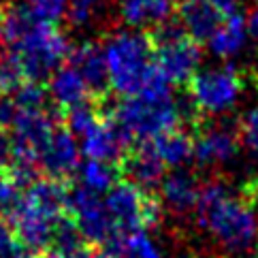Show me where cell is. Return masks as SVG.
<instances>
[{
  "label": "cell",
  "mask_w": 258,
  "mask_h": 258,
  "mask_svg": "<svg viewBox=\"0 0 258 258\" xmlns=\"http://www.w3.org/2000/svg\"><path fill=\"white\" fill-rule=\"evenodd\" d=\"M41 258H67V256H62V254L56 252V250H47V252L41 254Z\"/></svg>",
  "instance_id": "obj_31"
},
{
  "label": "cell",
  "mask_w": 258,
  "mask_h": 258,
  "mask_svg": "<svg viewBox=\"0 0 258 258\" xmlns=\"http://www.w3.org/2000/svg\"><path fill=\"white\" fill-rule=\"evenodd\" d=\"M67 258H113V256L107 252V247L84 243L79 250H75V252H73L71 256H67Z\"/></svg>",
  "instance_id": "obj_28"
},
{
  "label": "cell",
  "mask_w": 258,
  "mask_h": 258,
  "mask_svg": "<svg viewBox=\"0 0 258 258\" xmlns=\"http://www.w3.org/2000/svg\"><path fill=\"white\" fill-rule=\"evenodd\" d=\"M9 56L22 69L26 81L41 84L60 69L64 60L71 56V45L56 26L34 22L22 36L7 45Z\"/></svg>",
  "instance_id": "obj_4"
},
{
  "label": "cell",
  "mask_w": 258,
  "mask_h": 258,
  "mask_svg": "<svg viewBox=\"0 0 258 258\" xmlns=\"http://www.w3.org/2000/svg\"><path fill=\"white\" fill-rule=\"evenodd\" d=\"M79 175H81V186L90 188L96 195H107L122 179V173H119L117 164L100 162V160H88L79 169Z\"/></svg>",
  "instance_id": "obj_20"
},
{
  "label": "cell",
  "mask_w": 258,
  "mask_h": 258,
  "mask_svg": "<svg viewBox=\"0 0 258 258\" xmlns=\"http://www.w3.org/2000/svg\"><path fill=\"white\" fill-rule=\"evenodd\" d=\"M109 84L122 98L135 96L156 73L154 47L147 32H113L105 41Z\"/></svg>",
  "instance_id": "obj_3"
},
{
  "label": "cell",
  "mask_w": 258,
  "mask_h": 258,
  "mask_svg": "<svg viewBox=\"0 0 258 258\" xmlns=\"http://www.w3.org/2000/svg\"><path fill=\"white\" fill-rule=\"evenodd\" d=\"M254 254H256V258H258V237H256V241H254Z\"/></svg>",
  "instance_id": "obj_33"
},
{
  "label": "cell",
  "mask_w": 258,
  "mask_h": 258,
  "mask_svg": "<svg viewBox=\"0 0 258 258\" xmlns=\"http://www.w3.org/2000/svg\"><path fill=\"white\" fill-rule=\"evenodd\" d=\"M113 119L131 141H154L183 126L181 107L173 100L171 84L158 67L139 94L122 98L115 105Z\"/></svg>",
  "instance_id": "obj_2"
},
{
  "label": "cell",
  "mask_w": 258,
  "mask_h": 258,
  "mask_svg": "<svg viewBox=\"0 0 258 258\" xmlns=\"http://www.w3.org/2000/svg\"><path fill=\"white\" fill-rule=\"evenodd\" d=\"M98 0H69V20L75 26H86L96 13Z\"/></svg>",
  "instance_id": "obj_26"
},
{
  "label": "cell",
  "mask_w": 258,
  "mask_h": 258,
  "mask_svg": "<svg viewBox=\"0 0 258 258\" xmlns=\"http://www.w3.org/2000/svg\"><path fill=\"white\" fill-rule=\"evenodd\" d=\"M164 167L160 154L156 152L154 141H133L126 147L117 169L122 179H128L145 190H154L164 179Z\"/></svg>",
  "instance_id": "obj_10"
},
{
  "label": "cell",
  "mask_w": 258,
  "mask_h": 258,
  "mask_svg": "<svg viewBox=\"0 0 258 258\" xmlns=\"http://www.w3.org/2000/svg\"><path fill=\"white\" fill-rule=\"evenodd\" d=\"M3 20H5V9L0 7V43L5 41V32H3Z\"/></svg>",
  "instance_id": "obj_32"
},
{
  "label": "cell",
  "mask_w": 258,
  "mask_h": 258,
  "mask_svg": "<svg viewBox=\"0 0 258 258\" xmlns=\"http://www.w3.org/2000/svg\"><path fill=\"white\" fill-rule=\"evenodd\" d=\"M222 20L224 15L209 0H179L177 5V22L201 45L209 43Z\"/></svg>",
  "instance_id": "obj_15"
},
{
  "label": "cell",
  "mask_w": 258,
  "mask_h": 258,
  "mask_svg": "<svg viewBox=\"0 0 258 258\" xmlns=\"http://www.w3.org/2000/svg\"><path fill=\"white\" fill-rule=\"evenodd\" d=\"M195 133V158L201 167H218V164H226L235 158L241 150L237 131L218 126L207 122L203 117L201 122L192 126Z\"/></svg>",
  "instance_id": "obj_9"
},
{
  "label": "cell",
  "mask_w": 258,
  "mask_h": 258,
  "mask_svg": "<svg viewBox=\"0 0 258 258\" xmlns=\"http://www.w3.org/2000/svg\"><path fill=\"white\" fill-rule=\"evenodd\" d=\"M69 214L75 220V224L86 243L107 247L115 239V230H113L111 220H109L105 201L90 188L71 186Z\"/></svg>",
  "instance_id": "obj_8"
},
{
  "label": "cell",
  "mask_w": 258,
  "mask_h": 258,
  "mask_svg": "<svg viewBox=\"0 0 258 258\" xmlns=\"http://www.w3.org/2000/svg\"><path fill=\"white\" fill-rule=\"evenodd\" d=\"M235 131L239 137V143H241V150H245L252 158L258 160V107L245 111L237 119Z\"/></svg>",
  "instance_id": "obj_22"
},
{
  "label": "cell",
  "mask_w": 258,
  "mask_h": 258,
  "mask_svg": "<svg viewBox=\"0 0 258 258\" xmlns=\"http://www.w3.org/2000/svg\"><path fill=\"white\" fill-rule=\"evenodd\" d=\"M15 150H13V137L7 133V128H0V171H9L13 167Z\"/></svg>",
  "instance_id": "obj_27"
},
{
  "label": "cell",
  "mask_w": 258,
  "mask_h": 258,
  "mask_svg": "<svg viewBox=\"0 0 258 258\" xmlns=\"http://www.w3.org/2000/svg\"><path fill=\"white\" fill-rule=\"evenodd\" d=\"M154 147L167 167H181L195 156V133L188 126H179L154 139Z\"/></svg>",
  "instance_id": "obj_19"
},
{
  "label": "cell",
  "mask_w": 258,
  "mask_h": 258,
  "mask_svg": "<svg viewBox=\"0 0 258 258\" xmlns=\"http://www.w3.org/2000/svg\"><path fill=\"white\" fill-rule=\"evenodd\" d=\"M186 88L195 111L203 117H214L235 107L243 90V77L233 67H220L197 73Z\"/></svg>",
  "instance_id": "obj_7"
},
{
  "label": "cell",
  "mask_w": 258,
  "mask_h": 258,
  "mask_svg": "<svg viewBox=\"0 0 258 258\" xmlns=\"http://www.w3.org/2000/svg\"><path fill=\"white\" fill-rule=\"evenodd\" d=\"M173 0H119V20L131 28L152 30L169 22Z\"/></svg>",
  "instance_id": "obj_17"
},
{
  "label": "cell",
  "mask_w": 258,
  "mask_h": 258,
  "mask_svg": "<svg viewBox=\"0 0 258 258\" xmlns=\"http://www.w3.org/2000/svg\"><path fill=\"white\" fill-rule=\"evenodd\" d=\"M258 177L233 188L222 177L201 183L197 220L228 252H245L258 237Z\"/></svg>",
  "instance_id": "obj_1"
},
{
  "label": "cell",
  "mask_w": 258,
  "mask_h": 258,
  "mask_svg": "<svg viewBox=\"0 0 258 258\" xmlns=\"http://www.w3.org/2000/svg\"><path fill=\"white\" fill-rule=\"evenodd\" d=\"M107 252L113 258H162L160 250L145 233H135L128 237L113 239L107 245Z\"/></svg>",
  "instance_id": "obj_21"
},
{
  "label": "cell",
  "mask_w": 258,
  "mask_h": 258,
  "mask_svg": "<svg viewBox=\"0 0 258 258\" xmlns=\"http://www.w3.org/2000/svg\"><path fill=\"white\" fill-rule=\"evenodd\" d=\"M211 5H214L216 9L222 15H230V13H235V11H239L237 9V5H239V0H209Z\"/></svg>",
  "instance_id": "obj_29"
},
{
  "label": "cell",
  "mask_w": 258,
  "mask_h": 258,
  "mask_svg": "<svg viewBox=\"0 0 258 258\" xmlns=\"http://www.w3.org/2000/svg\"><path fill=\"white\" fill-rule=\"evenodd\" d=\"M247 32L252 34L254 41H258V0L250 9V15H247Z\"/></svg>",
  "instance_id": "obj_30"
},
{
  "label": "cell",
  "mask_w": 258,
  "mask_h": 258,
  "mask_svg": "<svg viewBox=\"0 0 258 258\" xmlns=\"http://www.w3.org/2000/svg\"><path fill=\"white\" fill-rule=\"evenodd\" d=\"M69 64L84 77L92 98L100 100V103H107L111 84H109V73H107V60H105L103 45L96 43V41L81 43L79 47L71 49Z\"/></svg>",
  "instance_id": "obj_11"
},
{
  "label": "cell",
  "mask_w": 258,
  "mask_h": 258,
  "mask_svg": "<svg viewBox=\"0 0 258 258\" xmlns=\"http://www.w3.org/2000/svg\"><path fill=\"white\" fill-rule=\"evenodd\" d=\"M247 20L235 11L230 15H224L220 28L214 32V36L209 39V49L214 51V56L218 58H233L243 49L245 39H247Z\"/></svg>",
  "instance_id": "obj_18"
},
{
  "label": "cell",
  "mask_w": 258,
  "mask_h": 258,
  "mask_svg": "<svg viewBox=\"0 0 258 258\" xmlns=\"http://www.w3.org/2000/svg\"><path fill=\"white\" fill-rule=\"evenodd\" d=\"M154 47L156 67L169 79V84L188 86L201 67V43L181 28L179 22H164L152 30H145Z\"/></svg>",
  "instance_id": "obj_6"
},
{
  "label": "cell",
  "mask_w": 258,
  "mask_h": 258,
  "mask_svg": "<svg viewBox=\"0 0 258 258\" xmlns=\"http://www.w3.org/2000/svg\"><path fill=\"white\" fill-rule=\"evenodd\" d=\"M47 96L51 98V103H53V107H56L58 115H62V117L67 115L71 109L84 105L92 98L84 77H81L79 73L71 67V64L60 67L51 75Z\"/></svg>",
  "instance_id": "obj_16"
},
{
  "label": "cell",
  "mask_w": 258,
  "mask_h": 258,
  "mask_svg": "<svg viewBox=\"0 0 258 258\" xmlns=\"http://www.w3.org/2000/svg\"><path fill=\"white\" fill-rule=\"evenodd\" d=\"M79 167V145L67 126H56L47 147L41 154L39 169L45 177L67 181Z\"/></svg>",
  "instance_id": "obj_13"
},
{
  "label": "cell",
  "mask_w": 258,
  "mask_h": 258,
  "mask_svg": "<svg viewBox=\"0 0 258 258\" xmlns=\"http://www.w3.org/2000/svg\"><path fill=\"white\" fill-rule=\"evenodd\" d=\"M158 190H160L158 197L162 201V207H167L171 214L183 218L192 214V211H197L201 183L192 173L177 169L171 175H164Z\"/></svg>",
  "instance_id": "obj_14"
},
{
  "label": "cell",
  "mask_w": 258,
  "mask_h": 258,
  "mask_svg": "<svg viewBox=\"0 0 258 258\" xmlns=\"http://www.w3.org/2000/svg\"><path fill=\"white\" fill-rule=\"evenodd\" d=\"M3 92H5V88H3V84H0V94H3Z\"/></svg>",
  "instance_id": "obj_34"
},
{
  "label": "cell",
  "mask_w": 258,
  "mask_h": 258,
  "mask_svg": "<svg viewBox=\"0 0 258 258\" xmlns=\"http://www.w3.org/2000/svg\"><path fill=\"white\" fill-rule=\"evenodd\" d=\"M131 143L133 141L117 126V122L113 119V111H111L100 119L86 137H81V152H84L88 160L117 164Z\"/></svg>",
  "instance_id": "obj_12"
},
{
  "label": "cell",
  "mask_w": 258,
  "mask_h": 258,
  "mask_svg": "<svg viewBox=\"0 0 258 258\" xmlns=\"http://www.w3.org/2000/svg\"><path fill=\"white\" fill-rule=\"evenodd\" d=\"M105 207L113 224L115 239L156 228L164 209L160 197L154 190H145L128 179H119L107 192Z\"/></svg>",
  "instance_id": "obj_5"
},
{
  "label": "cell",
  "mask_w": 258,
  "mask_h": 258,
  "mask_svg": "<svg viewBox=\"0 0 258 258\" xmlns=\"http://www.w3.org/2000/svg\"><path fill=\"white\" fill-rule=\"evenodd\" d=\"M45 96L47 92L34 81H26L20 90L13 92V100L20 109H45Z\"/></svg>",
  "instance_id": "obj_24"
},
{
  "label": "cell",
  "mask_w": 258,
  "mask_h": 258,
  "mask_svg": "<svg viewBox=\"0 0 258 258\" xmlns=\"http://www.w3.org/2000/svg\"><path fill=\"white\" fill-rule=\"evenodd\" d=\"M20 199V183L9 171H0V214H9Z\"/></svg>",
  "instance_id": "obj_25"
},
{
  "label": "cell",
  "mask_w": 258,
  "mask_h": 258,
  "mask_svg": "<svg viewBox=\"0 0 258 258\" xmlns=\"http://www.w3.org/2000/svg\"><path fill=\"white\" fill-rule=\"evenodd\" d=\"M26 5H28V9L41 22L51 24V26H56L69 13L67 0H26Z\"/></svg>",
  "instance_id": "obj_23"
}]
</instances>
